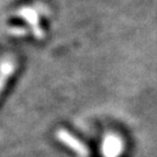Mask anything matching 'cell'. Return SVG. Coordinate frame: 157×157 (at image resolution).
I'll return each mask as SVG.
<instances>
[{
    "label": "cell",
    "mask_w": 157,
    "mask_h": 157,
    "mask_svg": "<svg viewBox=\"0 0 157 157\" xmlns=\"http://www.w3.org/2000/svg\"><path fill=\"white\" fill-rule=\"evenodd\" d=\"M104 148H105V152L108 156H113V154L117 155L119 151V148H120V142L117 137L109 136V139H107L106 142H105Z\"/></svg>",
    "instance_id": "1"
},
{
    "label": "cell",
    "mask_w": 157,
    "mask_h": 157,
    "mask_svg": "<svg viewBox=\"0 0 157 157\" xmlns=\"http://www.w3.org/2000/svg\"><path fill=\"white\" fill-rule=\"evenodd\" d=\"M13 72V64L10 62L4 63L0 67V91L2 90L4 85L6 83V79L8 78V76Z\"/></svg>",
    "instance_id": "2"
},
{
    "label": "cell",
    "mask_w": 157,
    "mask_h": 157,
    "mask_svg": "<svg viewBox=\"0 0 157 157\" xmlns=\"http://www.w3.org/2000/svg\"><path fill=\"white\" fill-rule=\"evenodd\" d=\"M58 136H59L61 140H63L64 142H67V143H69L70 146L73 147V148H76L77 150H85V148L83 147V144L78 143V141H76L73 137H71L67 132H62V130H61L59 134H58Z\"/></svg>",
    "instance_id": "3"
}]
</instances>
